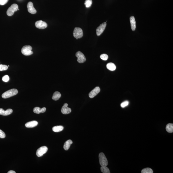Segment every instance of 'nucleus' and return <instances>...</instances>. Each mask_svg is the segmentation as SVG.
Wrapping results in <instances>:
<instances>
[{
	"instance_id": "obj_1",
	"label": "nucleus",
	"mask_w": 173,
	"mask_h": 173,
	"mask_svg": "<svg viewBox=\"0 0 173 173\" xmlns=\"http://www.w3.org/2000/svg\"><path fill=\"white\" fill-rule=\"evenodd\" d=\"M18 93V91L15 89H12L6 91L2 94V97L3 99L8 98L12 96H14Z\"/></svg>"
},
{
	"instance_id": "obj_2",
	"label": "nucleus",
	"mask_w": 173,
	"mask_h": 173,
	"mask_svg": "<svg viewBox=\"0 0 173 173\" xmlns=\"http://www.w3.org/2000/svg\"><path fill=\"white\" fill-rule=\"evenodd\" d=\"M32 49V48L30 46H25L21 49V53L25 56H30L33 54V52L31 51Z\"/></svg>"
},
{
	"instance_id": "obj_3",
	"label": "nucleus",
	"mask_w": 173,
	"mask_h": 173,
	"mask_svg": "<svg viewBox=\"0 0 173 173\" xmlns=\"http://www.w3.org/2000/svg\"><path fill=\"white\" fill-rule=\"evenodd\" d=\"M99 159L100 165L101 166H107L108 164L107 159L103 153H101L99 154Z\"/></svg>"
},
{
	"instance_id": "obj_4",
	"label": "nucleus",
	"mask_w": 173,
	"mask_h": 173,
	"mask_svg": "<svg viewBox=\"0 0 173 173\" xmlns=\"http://www.w3.org/2000/svg\"><path fill=\"white\" fill-rule=\"evenodd\" d=\"M83 31L82 29L79 27L75 28L73 32V36L76 39H80L83 36Z\"/></svg>"
},
{
	"instance_id": "obj_5",
	"label": "nucleus",
	"mask_w": 173,
	"mask_h": 173,
	"mask_svg": "<svg viewBox=\"0 0 173 173\" xmlns=\"http://www.w3.org/2000/svg\"><path fill=\"white\" fill-rule=\"evenodd\" d=\"M18 7L17 4H14L7 10V16H11L14 15V13L18 10Z\"/></svg>"
},
{
	"instance_id": "obj_6",
	"label": "nucleus",
	"mask_w": 173,
	"mask_h": 173,
	"mask_svg": "<svg viewBox=\"0 0 173 173\" xmlns=\"http://www.w3.org/2000/svg\"><path fill=\"white\" fill-rule=\"evenodd\" d=\"M48 150V147L46 146H42L38 149L36 152V155L38 157L42 156L43 155L46 153Z\"/></svg>"
},
{
	"instance_id": "obj_7",
	"label": "nucleus",
	"mask_w": 173,
	"mask_h": 173,
	"mask_svg": "<svg viewBox=\"0 0 173 173\" xmlns=\"http://www.w3.org/2000/svg\"><path fill=\"white\" fill-rule=\"evenodd\" d=\"M76 56L78 58L77 60L79 63H82L86 61V58L84 55L81 51L77 52L76 53Z\"/></svg>"
},
{
	"instance_id": "obj_8",
	"label": "nucleus",
	"mask_w": 173,
	"mask_h": 173,
	"mask_svg": "<svg viewBox=\"0 0 173 173\" xmlns=\"http://www.w3.org/2000/svg\"><path fill=\"white\" fill-rule=\"evenodd\" d=\"M35 25L36 28L40 29H45L48 26L47 24L42 20H39L36 21Z\"/></svg>"
},
{
	"instance_id": "obj_9",
	"label": "nucleus",
	"mask_w": 173,
	"mask_h": 173,
	"mask_svg": "<svg viewBox=\"0 0 173 173\" xmlns=\"http://www.w3.org/2000/svg\"><path fill=\"white\" fill-rule=\"evenodd\" d=\"M106 22H104L100 25V26L98 27L96 29V34L98 36L101 35L103 32L106 27Z\"/></svg>"
},
{
	"instance_id": "obj_10",
	"label": "nucleus",
	"mask_w": 173,
	"mask_h": 173,
	"mask_svg": "<svg viewBox=\"0 0 173 173\" xmlns=\"http://www.w3.org/2000/svg\"><path fill=\"white\" fill-rule=\"evenodd\" d=\"M68 105L67 103H65L62 107L61 111L62 114H70L72 112L70 108L68 107Z\"/></svg>"
},
{
	"instance_id": "obj_11",
	"label": "nucleus",
	"mask_w": 173,
	"mask_h": 173,
	"mask_svg": "<svg viewBox=\"0 0 173 173\" xmlns=\"http://www.w3.org/2000/svg\"><path fill=\"white\" fill-rule=\"evenodd\" d=\"M100 88L97 86L89 94V96L91 98H93L97 95L98 94L100 93Z\"/></svg>"
},
{
	"instance_id": "obj_12",
	"label": "nucleus",
	"mask_w": 173,
	"mask_h": 173,
	"mask_svg": "<svg viewBox=\"0 0 173 173\" xmlns=\"http://www.w3.org/2000/svg\"><path fill=\"white\" fill-rule=\"evenodd\" d=\"M27 7L28 11L30 13L32 14H34L36 13V10L34 8L32 2H28V3Z\"/></svg>"
},
{
	"instance_id": "obj_13",
	"label": "nucleus",
	"mask_w": 173,
	"mask_h": 173,
	"mask_svg": "<svg viewBox=\"0 0 173 173\" xmlns=\"http://www.w3.org/2000/svg\"><path fill=\"white\" fill-rule=\"evenodd\" d=\"M12 109H7L5 111L3 109H0V115L4 116H7L10 115L13 113Z\"/></svg>"
},
{
	"instance_id": "obj_14",
	"label": "nucleus",
	"mask_w": 173,
	"mask_h": 173,
	"mask_svg": "<svg viewBox=\"0 0 173 173\" xmlns=\"http://www.w3.org/2000/svg\"><path fill=\"white\" fill-rule=\"evenodd\" d=\"M38 123L36 121H34L28 122L25 124V127L27 128H33L38 125Z\"/></svg>"
},
{
	"instance_id": "obj_15",
	"label": "nucleus",
	"mask_w": 173,
	"mask_h": 173,
	"mask_svg": "<svg viewBox=\"0 0 173 173\" xmlns=\"http://www.w3.org/2000/svg\"><path fill=\"white\" fill-rule=\"evenodd\" d=\"M46 109L45 107H43L41 109L40 107H35L34 108L33 111L36 114H39L40 113H44L46 111Z\"/></svg>"
},
{
	"instance_id": "obj_16",
	"label": "nucleus",
	"mask_w": 173,
	"mask_h": 173,
	"mask_svg": "<svg viewBox=\"0 0 173 173\" xmlns=\"http://www.w3.org/2000/svg\"><path fill=\"white\" fill-rule=\"evenodd\" d=\"M130 21L132 30L133 31H134L136 28V23L135 19L134 16H131L130 18Z\"/></svg>"
},
{
	"instance_id": "obj_17",
	"label": "nucleus",
	"mask_w": 173,
	"mask_h": 173,
	"mask_svg": "<svg viewBox=\"0 0 173 173\" xmlns=\"http://www.w3.org/2000/svg\"><path fill=\"white\" fill-rule=\"evenodd\" d=\"M72 142L71 140H68L66 141L65 143H64V145H63V148L66 150H68L69 149L71 145L72 144Z\"/></svg>"
},
{
	"instance_id": "obj_18",
	"label": "nucleus",
	"mask_w": 173,
	"mask_h": 173,
	"mask_svg": "<svg viewBox=\"0 0 173 173\" xmlns=\"http://www.w3.org/2000/svg\"><path fill=\"white\" fill-rule=\"evenodd\" d=\"M61 95L60 93L58 92V91H56V92H54V93L53 94L52 99L53 100L57 101V100H59V99L61 97Z\"/></svg>"
},
{
	"instance_id": "obj_19",
	"label": "nucleus",
	"mask_w": 173,
	"mask_h": 173,
	"mask_svg": "<svg viewBox=\"0 0 173 173\" xmlns=\"http://www.w3.org/2000/svg\"><path fill=\"white\" fill-rule=\"evenodd\" d=\"M107 68L109 70L114 71L116 69V67L114 63H108L106 65Z\"/></svg>"
},
{
	"instance_id": "obj_20",
	"label": "nucleus",
	"mask_w": 173,
	"mask_h": 173,
	"mask_svg": "<svg viewBox=\"0 0 173 173\" xmlns=\"http://www.w3.org/2000/svg\"><path fill=\"white\" fill-rule=\"evenodd\" d=\"M63 129V127L62 126H54L52 128V130L53 132L58 133L61 132Z\"/></svg>"
},
{
	"instance_id": "obj_21",
	"label": "nucleus",
	"mask_w": 173,
	"mask_h": 173,
	"mask_svg": "<svg viewBox=\"0 0 173 173\" xmlns=\"http://www.w3.org/2000/svg\"><path fill=\"white\" fill-rule=\"evenodd\" d=\"M166 129L168 133H172L173 132V124L172 123H169L166 126Z\"/></svg>"
},
{
	"instance_id": "obj_22",
	"label": "nucleus",
	"mask_w": 173,
	"mask_h": 173,
	"mask_svg": "<svg viewBox=\"0 0 173 173\" xmlns=\"http://www.w3.org/2000/svg\"><path fill=\"white\" fill-rule=\"evenodd\" d=\"M101 170L102 172L103 173H110L109 169L106 166H101Z\"/></svg>"
},
{
	"instance_id": "obj_23",
	"label": "nucleus",
	"mask_w": 173,
	"mask_h": 173,
	"mask_svg": "<svg viewBox=\"0 0 173 173\" xmlns=\"http://www.w3.org/2000/svg\"><path fill=\"white\" fill-rule=\"evenodd\" d=\"M153 170L152 169L149 168H146L143 169L142 170V173H153Z\"/></svg>"
},
{
	"instance_id": "obj_24",
	"label": "nucleus",
	"mask_w": 173,
	"mask_h": 173,
	"mask_svg": "<svg viewBox=\"0 0 173 173\" xmlns=\"http://www.w3.org/2000/svg\"><path fill=\"white\" fill-rule=\"evenodd\" d=\"M92 3V0H86L84 4L87 8L91 7Z\"/></svg>"
},
{
	"instance_id": "obj_25",
	"label": "nucleus",
	"mask_w": 173,
	"mask_h": 173,
	"mask_svg": "<svg viewBox=\"0 0 173 173\" xmlns=\"http://www.w3.org/2000/svg\"><path fill=\"white\" fill-rule=\"evenodd\" d=\"M8 66L5 65H0V71H5L8 69Z\"/></svg>"
},
{
	"instance_id": "obj_26",
	"label": "nucleus",
	"mask_w": 173,
	"mask_h": 173,
	"mask_svg": "<svg viewBox=\"0 0 173 173\" xmlns=\"http://www.w3.org/2000/svg\"><path fill=\"white\" fill-rule=\"evenodd\" d=\"M100 58L103 60L106 61L109 58V57L106 54H103L100 56Z\"/></svg>"
},
{
	"instance_id": "obj_27",
	"label": "nucleus",
	"mask_w": 173,
	"mask_h": 173,
	"mask_svg": "<svg viewBox=\"0 0 173 173\" xmlns=\"http://www.w3.org/2000/svg\"><path fill=\"white\" fill-rule=\"evenodd\" d=\"M2 81L4 82H7L9 81V78L8 75H6L4 76L2 78Z\"/></svg>"
},
{
	"instance_id": "obj_28",
	"label": "nucleus",
	"mask_w": 173,
	"mask_h": 173,
	"mask_svg": "<svg viewBox=\"0 0 173 173\" xmlns=\"http://www.w3.org/2000/svg\"><path fill=\"white\" fill-rule=\"evenodd\" d=\"M129 104V102L128 101H126L122 103L121 104V107L122 108H124L125 107L128 106V105Z\"/></svg>"
},
{
	"instance_id": "obj_29",
	"label": "nucleus",
	"mask_w": 173,
	"mask_h": 173,
	"mask_svg": "<svg viewBox=\"0 0 173 173\" xmlns=\"http://www.w3.org/2000/svg\"><path fill=\"white\" fill-rule=\"evenodd\" d=\"M6 134L3 131L0 129V138H5Z\"/></svg>"
},
{
	"instance_id": "obj_30",
	"label": "nucleus",
	"mask_w": 173,
	"mask_h": 173,
	"mask_svg": "<svg viewBox=\"0 0 173 173\" xmlns=\"http://www.w3.org/2000/svg\"><path fill=\"white\" fill-rule=\"evenodd\" d=\"M9 0H0V5H4L7 3Z\"/></svg>"
},
{
	"instance_id": "obj_31",
	"label": "nucleus",
	"mask_w": 173,
	"mask_h": 173,
	"mask_svg": "<svg viewBox=\"0 0 173 173\" xmlns=\"http://www.w3.org/2000/svg\"><path fill=\"white\" fill-rule=\"evenodd\" d=\"M8 173H16V172H15L14 171H13V170H10V171H9L8 172Z\"/></svg>"
}]
</instances>
